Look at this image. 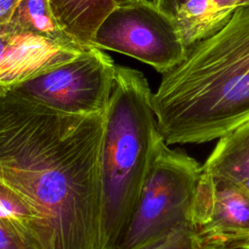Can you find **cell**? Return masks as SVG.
<instances>
[{
    "label": "cell",
    "instance_id": "1",
    "mask_svg": "<svg viewBox=\"0 0 249 249\" xmlns=\"http://www.w3.org/2000/svg\"><path fill=\"white\" fill-rule=\"evenodd\" d=\"M103 123L0 84V183L43 215L54 249H101Z\"/></svg>",
    "mask_w": 249,
    "mask_h": 249
},
{
    "label": "cell",
    "instance_id": "2",
    "mask_svg": "<svg viewBox=\"0 0 249 249\" xmlns=\"http://www.w3.org/2000/svg\"><path fill=\"white\" fill-rule=\"evenodd\" d=\"M169 144L204 143L249 120V4L220 29L188 48L162 74L152 97Z\"/></svg>",
    "mask_w": 249,
    "mask_h": 249
},
{
    "label": "cell",
    "instance_id": "3",
    "mask_svg": "<svg viewBox=\"0 0 249 249\" xmlns=\"http://www.w3.org/2000/svg\"><path fill=\"white\" fill-rule=\"evenodd\" d=\"M144 74L116 65L100 150L101 249H118L163 138Z\"/></svg>",
    "mask_w": 249,
    "mask_h": 249
},
{
    "label": "cell",
    "instance_id": "4",
    "mask_svg": "<svg viewBox=\"0 0 249 249\" xmlns=\"http://www.w3.org/2000/svg\"><path fill=\"white\" fill-rule=\"evenodd\" d=\"M202 173L199 162L163 140L155 155L118 249H142L189 224Z\"/></svg>",
    "mask_w": 249,
    "mask_h": 249
},
{
    "label": "cell",
    "instance_id": "5",
    "mask_svg": "<svg viewBox=\"0 0 249 249\" xmlns=\"http://www.w3.org/2000/svg\"><path fill=\"white\" fill-rule=\"evenodd\" d=\"M92 46L131 56L161 74L181 63L188 51L172 19L149 0L117 5L96 29Z\"/></svg>",
    "mask_w": 249,
    "mask_h": 249
},
{
    "label": "cell",
    "instance_id": "6",
    "mask_svg": "<svg viewBox=\"0 0 249 249\" xmlns=\"http://www.w3.org/2000/svg\"><path fill=\"white\" fill-rule=\"evenodd\" d=\"M115 74L116 64L108 54L87 47L74 58L9 87L63 113L104 114Z\"/></svg>",
    "mask_w": 249,
    "mask_h": 249
},
{
    "label": "cell",
    "instance_id": "7",
    "mask_svg": "<svg viewBox=\"0 0 249 249\" xmlns=\"http://www.w3.org/2000/svg\"><path fill=\"white\" fill-rule=\"evenodd\" d=\"M189 226L200 249H249V199L237 185L202 172Z\"/></svg>",
    "mask_w": 249,
    "mask_h": 249
},
{
    "label": "cell",
    "instance_id": "8",
    "mask_svg": "<svg viewBox=\"0 0 249 249\" xmlns=\"http://www.w3.org/2000/svg\"><path fill=\"white\" fill-rule=\"evenodd\" d=\"M85 48L62 45L6 22L0 25V84L13 86L77 56Z\"/></svg>",
    "mask_w": 249,
    "mask_h": 249
},
{
    "label": "cell",
    "instance_id": "9",
    "mask_svg": "<svg viewBox=\"0 0 249 249\" xmlns=\"http://www.w3.org/2000/svg\"><path fill=\"white\" fill-rule=\"evenodd\" d=\"M155 5L174 22L184 45L211 35L249 0H153Z\"/></svg>",
    "mask_w": 249,
    "mask_h": 249
},
{
    "label": "cell",
    "instance_id": "10",
    "mask_svg": "<svg viewBox=\"0 0 249 249\" xmlns=\"http://www.w3.org/2000/svg\"><path fill=\"white\" fill-rule=\"evenodd\" d=\"M218 139L201 170L214 178L238 185L249 177V120Z\"/></svg>",
    "mask_w": 249,
    "mask_h": 249
},
{
    "label": "cell",
    "instance_id": "11",
    "mask_svg": "<svg viewBox=\"0 0 249 249\" xmlns=\"http://www.w3.org/2000/svg\"><path fill=\"white\" fill-rule=\"evenodd\" d=\"M60 28L83 47H93L94 33L117 6L114 0H48Z\"/></svg>",
    "mask_w": 249,
    "mask_h": 249
},
{
    "label": "cell",
    "instance_id": "12",
    "mask_svg": "<svg viewBox=\"0 0 249 249\" xmlns=\"http://www.w3.org/2000/svg\"><path fill=\"white\" fill-rule=\"evenodd\" d=\"M0 220L34 239L41 249H54L53 231L43 215L20 196L0 183Z\"/></svg>",
    "mask_w": 249,
    "mask_h": 249
},
{
    "label": "cell",
    "instance_id": "13",
    "mask_svg": "<svg viewBox=\"0 0 249 249\" xmlns=\"http://www.w3.org/2000/svg\"><path fill=\"white\" fill-rule=\"evenodd\" d=\"M8 22L58 44L81 46L60 28L48 0H19Z\"/></svg>",
    "mask_w": 249,
    "mask_h": 249
},
{
    "label": "cell",
    "instance_id": "14",
    "mask_svg": "<svg viewBox=\"0 0 249 249\" xmlns=\"http://www.w3.org/2000/svg\"><path fill=\"white\" fill-rule=\"evenodd\" d=\"M0 249H41V247L16 226L0 220Z\"/></svg>",
    "mask_w": 249,
    "mask_h": 249
},
{
    "label": "cell",
    "instance_id": "15",
    "mask_svg": "<svg viewBox=\"0 0 249 249\" xmlns=\"http://www.w3.org/2000/svg\"><path fill=\"white\" fill-rule=\"evenodd\" d=\"M142 249H200L194 237L191 228L184 225L160 240Z\"/></svg>",
    "mask_w": 249,
    "mask_h": 249
},
{
    "label": "cell",
    "instance_id": "16",
    "mask_svg": "<svg viewBox=\"0 0 249 249\" xmlns=\"http://www.w3.org/2000/svg\"><path fill=\"white\" fill-rule=\"evenodd\" d=\"M19 0H0V25L9 21Z\"/></svg>",
    "mask_w": 249,
    "mask_h": 249
},
{
    "label": "cell",
    "instance_id": "17",
    "mask_svg": "<svg viewBox=\"0 0 249 249\" xmlns=\"http://www.w3.org/2000/svg\"><path fill=\"white\" fill-rule=\"evenodd\" d=\"M237 187L240 189V191L244 194V196L249 199V177L243 180L241 183L237 185Z\"/></svg>",
    "mask_w": 249,
    "mask_h": 249
},
{
    "label": "cell",
    "instance_id": "18",
    "mask_svg": "<svg viewBox=\"0 0 249 249\" xmlns=\"http://www.w3.org/2000/svg\"><path fill=\"white\" fill-rule=\"evenodd\" d=\"M115 3L117 5H122V4H125V3H128V2H131L133 0H114Z\"/></svg>",
    "mask_w": 249,
    "mask_h": 249
}]
</instances>
